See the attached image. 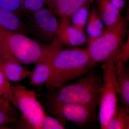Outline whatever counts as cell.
<instances>
[{"instance_id": "6da1fadb", "label": "cell", "mask_w": 129, "mask_h": 129, "mask_svg": "<svg viewBox=\"0 0 129 129\" xmlns=\"http://www.w3.org/2000/svg\"><path fill=\"white\" fill-rule=\"evenodd\" d=\"M96 64L86 49L74 48L58 50L52 58L50 78L45 84L50 89L87 73Z\"/></svg>"}, {"instance_id": "7a4b0ae2", "label": "cell", "mask_w": 129, "mask_h": 129, "mask_svg": "<svg viewBox=\"0 0 129 129\" xmlns=\"http://www.w3.org/2000/svg\"><path fill=\"white\" fill-rule=\"evenodd\" d=\"M102 84V76L91 70L76 83L51 89L49 101L82 104L96 110Z\"/></svg>"}, {"instance_id": "3957f363", "label": "cell", "mask_w": 129, "mask_h": 129, "mask_svg": "<svg viewBox=\"0 0 129 129\" xmlns=\"http://www.w3.org/2000/svg\"><path fill=\"white\" fill-rule=\"evenodd\" d=\"M128 18H123L116 25L107 29L100 37L88 38L86 50L96 64L110 61L115 62L119 59L128 34Z\"/></svg>"}, {"instance_id": "277c9868", "label": "cell", "mask_w": 129, "mask_h": 129, "mask_svg": "<svg viewBox=\"0 0 129 129\" xmlns=\"http://www.w3.org/2000/svg\"><path fill=\"white\" fill-rule=\"evenodd\" d=\"M46 45H42L20 33L0 25V53L15 58L21 64H35L43 56Z\"/></svg>"}, {"instance_id": "5b68a950", "label": "cell", "mask_w": 129, "mask_h": 129, "mask_svg": "<svg viewBox=\"0 0 129 129\" xmlns=\"http://www.w3.org/2000/svg\"><path fill=\"white\" fill-rule=\"evenodd\" d=\"M13 95L17 108L22 113V119L27 128L42 129L46 114L43 106L37 100L35 91L24 86L12 84Z\"/></svg>"}, {"instance_id": "8992f818", "label": "cell", "mask_w": 129, "mask_h": 129, "mask_svg": "<svg viewBox=\"0 0 129 129\" xmlns=\"http://www.w3.org/2000/svg\"><path fill=\"white\" fill-rule=\"evenodd\" d=\"M21 18L27 27L28 35L32 39L46 45L51 44L55 39L59 23L55 15L48 8L23 14Z\"/></svg>"}, {"instance_id": "52a82bcc", "label": "cell", "mask_w": 129, "mask_h": 129, "mask_svg": "<svg viewBox=\"0 0 129 129\" xmlns=\"http://www.w3.org/2000/svg\"><path fill=\"white\" fill-rule=\"evenodd\" d=\"M103 84L101 91L98 119L101 129H106L109 120L114 114L118 102L115 79V62L102 63Z\"/></svg>"}, {"instance_id": "ba28073f", "label": "cell", "mask_w": 129, "mask_h": 129, "mask_svg": "<svg viewBox=\"0 0 129 129\" xmlns=\"http://www.w3.org/2000/svg\"><path fill=\"white\" fill-rule=\"evenodd\" d=\"M47 107L52 115L65 124L68 121L83 128L90 127L96 119V110L82 104L49 101Z\"/></svg>"}, {"instance_id": "9c48e42d", "label": "cell", "mask_w": 129, "mask_h": 129, "mask_svg": "<svg viewBox=\"0 0 129 129\" xmlns=\"http://www.w3.org/2000/svg\"><path fill=\"white\" fill-rule=\"evenodd\" d=\"M62 48V46L55 39L51 44L46 45L43 56L35 64V68L31 71L29 77L32 85L41 86L46 84L50 75L52 58L57 51Z\"/></svg>"}, {"instance_id": "30bf717a", "label": "cell", "mask_w": 129, "mask_h": 129, "mask_svg": "<svg viewBox=\"0 0 129 129\" xmlns=\"http://www.w3.org/2000/svg\"><path fill=\"white\" fill-rule=\"evenodd\" d=\"M55 38L62 47H76L88 43L84 32L73 26L70 19H61L56 32Z\"/></svg>"}, {"instance_id": "8fae6325", "label": "cell", "mask_w": 129, "mask_h": 129, "mask_svg": "<svg viewBox=\"0 0 129 129\" xmlns=\"http://www.w3.org/2000/svg\"><path fill=\"white\" fill-rule=\"evenodd\" d=\"M126 63L119 59L115 62V79L118 99L129 108V70Z\"/></svg>"}, {"instance_id": "7c38bea8", "label": "cell", "mask_w": 129, "mask_h": 129, "mask_svg": "<svg viewBox=\"0 0 129 129\" xmlns=\"http://www.w3.org/2000/svg\"><path fill=\"white\" fill-rule=\"evenodd\" d=\"M0 69L9 81L17 83L29 77L28 70L17 61L0 56Z\"/></svg>"}, {"instance_id": "4fadbf2b", "label": "cell", "mask_w": 129, "mask_h": 129, "mask_svg": "<svg viewBox=\"0 0 129 129\" xmlns=\"http://www.w3.org/2000/svg\"><path fill=\"white\" fill-rule=\"evenodd\" d=\"M98 9L102 20L107 27H113L122 21L119 11L109 0H96Z\"/></svg>"}, {"instance_id": "5bb4252c", "label": "cell", "mask_w": 129, "mask_h": 129, "mask_svg": "<svg viewBox=\"0 0 129 129\" xmlns=\"http://www.w3.org/2000/svg\"><path fill=\"white\" fill-rule=\"evenodd\" d=\"M0 25L12 32L28 36L27 27L21 18L0 6Z\"/></svg>"}, {"instance_id": "9a60e30c", "label": "cell", "mask_w": 129, "mask_h": 129, "mask_svg": "<svg viewBox=\"0 0 129 129\" xmlns=\"http://www.w3.org/2000/svg\"><path fill=\"white\" fill-rule=\"evenodd\" d=\"M93 0H58L53 13L60 19H70L80 8Z\"/></svg>"}, {"instance_id": "2e32d148", "label": "cell", "mask_w": 129, "mask_h": 129, "mask_svg": "<svg viewBox=\"0 0 129 129\" xmlns=\"http://www.w3.org/2000/svg\"><path fill=\"white\" fill-rule=\"evenodd\" d=\"M106 29L97 8H92L89 12L86 31L91 39L100 37Z\"/></svg>"}, {"instance_id": "e0dca14e", "label": "cell", "mask_w": 129, "mask_h": 129, "mask_svg": "<svg viewBox=\"0 0 129 129\" xmlns=\"http://www.w3.org/2000/svg\"><path fill=\"white\" fill-rule=\"evenodd\" d=\"M129 108L121 104L117 105L114 114L106 129H129Z\"/></svg>"}, {"instance_id": "ac0fdd59", "label": "cell", "mask_w": 129, "mask_h": 129, "mask_svg": "<svg viewBox=\"0 0 129 129\" xmlns=\"http://www.w3.org/2000/svg\"><path fill=\"white\" fill-rule=\"evenodd\" d=\"M93 1L90 2L81 8L71 17V23L72 25L81 31L84 32L85 27L89 17L90 6Z\"/></svg>"}, {"instance_id": "d6986e66", "label": "cell", "mask_w": 129, "mask_h": 129, "mask_svg": "<svg viewBox=\"0 0 129 129\" xmlns=\"http://www.w3.org/2000/svg\"><path fill=\"white\" fill-rule=\"evenodd\" d=\"M0 95L17 108L13 93L12 84L0 69Z\"/></svg>"}, {"instance_id": "ffe728a7", "label": "cell", "mask_w": 129, "mask_h": 129, "mask_svg": "<svg viewBox=\"0 0 129 129\" xmlns=\"http://www.w3.org/2000/svg\"><path fill=\"white\" fill-rule=\"evenodd\" d=\"M46 5V0H23L21 17L23 14L32 13L43 9Z\"/></svg>"}, {"instance_id": "44dd1931", "label": "cell", "mask_w": 129, "mask_h": 129, "mask_svg": "<svg viewBox=\"0 0 129 129\" xmlns=\"http://www.w3.org/2000/svg\"><path fill=\"white\" fill-rule=\"evenodd\" d=\"M23 0H0V6L21 18Z\"/></svg>"}, {"instance_id": "7402d4cb", "label": "cell", "mask_w": 129, "mask_h": 129, "mask_svg": "<svg viewBox=\"0 0 129 129\" xmlns=\"http://www.w3.org/2000/svg\"><path fill=\"white\" fill-rule=\"evenodd\" d=\"M66 124L57 118L46 114L42 123V129H66Z\"/></svg>"}, {"instance_id": "603a6c76", "label": "cell", "mask_w": 129, "mask_h": 129, "mask_svg": "<svg viewBox=\"0 0 129 129\" xmlns=\"http://www.w3.org/2000/svg\"><path fill=\"white\" fill-rule=\"evenodd\" d=\"M12 114L0 108V129L8 128L6 125L15 121V119Z\"/></svg>"}, {"instance_id": "cb8c5ba5", "label": "cell", "mask_w": 129, "mask_h": 129, "mask_svg": "<svg viewBox=\"0 0 129 129\" xmlns=\"http://www.w3.org/2000/svg\"><path fill=\"white\" fill-rule=\"evenodd\" d=\"M129 36L123 47L119 59L127 63L129 58Z\"/></svg>"}, {"instance_id": "d4e9b609", "label": "cell", "mask_w": 129, "mask_h": 129, "mask_svg": "<svg viewBox=\"0 0 129 129\" xmlns=\"http://www.w3.org/2000/svg\"><path fill=\"white\" fill-rule=\"evenodd\" d=\"M12 104L0 95V108L4 109L10 114L12 113Z\"/></svg>"}, {"instance_id": "484cf974", "label": "cell", "mask_w": 129, "mask_h": 129, "mask_svg": "<svg viewBox=\"0 0 129 129\" xmlns=\"http://www.w3.org/2000/svg\"><path fill=\"white\" fill-rule=\"evenodd\" d=\"M109 1L119 10L120 12L124 9L126 5V0H109Z\"/></svg>"}, {"instance_id": "4316f807", "label": "cell", "mask_w": 129, "mask_h": 129, "mask_svg": "<svg viewBox=\"0 0 129 129\" xmlns=\"http://www.w3.org/2000/svg\"><path fill=\"white\" fill-rule=\"evenodd\" d=\"M58 0H46V5L47 8L53 12V9L55 7Z\"/></svg>"}]
</instances>
